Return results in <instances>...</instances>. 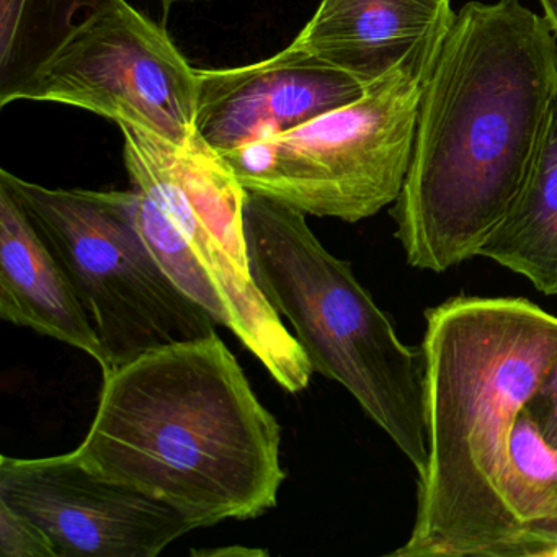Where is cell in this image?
<instances>
[{
  "label": "cell",
  "instance_id": "6da1fadb",
  "mask_svg": "<svg viewBox=\"0 0 557 557\" xmlns=\"http://www.w3.org/2000/svg\"><path fill=\"white\" fill-rule=\"evenodd\" d=\"M557 94V41L520 0L455 15L423 90L409 174L393 208L413 269L479 256L533 162Z\"/></svg>",
  "mask_w": 557,
  "mask_h": 557
},
{
  "label": "cell",
  "instance_id": "7a4b0ae2",
  "mask_svg": "<svg viewBox=\"0 0 557 557\" xmlns=\"http://www.w3.org/2000/svg\"><path fill=\"white\" fill-rule=\"evenodd\" d=\"M429 458L393 557H533L511 508L518 417L557 361V318L524 298L456 296L425 312Z\"/></svg>",
  "mask_w": 557,
  "mask_h": 557
},
{
  "label": "cell",
  "instance_id": "3957f363",
  "mask_svg": "<svg viewBox=\"0 0 557 557\" xmlns=\"http://www.w3.org/2000/svg\"><path fill=\"white\" fill-rule=\"evenodd\" d=\"M280 446L278 420L214 332L106 374L89 432L71 453L208 528L276 507L286 479Z\"/></svg>",
  "mask_w": 557,
  "mask_h": 557
},
{
  "label": "cell",
  "instance_id": "277c9868",
  "mask_svg": "<svg viewBox=\"0 0 557 557\" xmlns=\"http://www.w3.org/2000/svg\"><path fill=\"white\" fill-rule=\"evenodd\" d=\"M306 216L247 191L244 224L253 278L288 319L314 373L342 384L422 474L429 458L422 347L400 341L350 262L325 249Z\"/></svg>",
  "mask_w": 557,
  "mask_h": 557
},
{
  "label": "cell",
  "instance_id": "5b68a950",
  "mask_svg": "<svg viewBox=\"0 0 557 557\" xmlns=\"http://www.w3.org/2000/svg\"><path fill=\"white\" fill-rule=\"evenodd\" d=\"M120 129L136 224L159 265L283 389L305 391L314 370L253 278L244 224L247 190L226 159L198 135L174 145L132 126Z\"/></svg>",
  "mask_w": 557,
  "mask_h": 557
},
{
  "label": "cell",
  "instance_id": "8992f818",
  "mask_svg": "<svg viewBox=\"0 0 557 557\" xmlns=\"http://www.w3.org/2000/svg\"><path fill=\"white\" fill-rule=\"evenodd\" d=\"M448 32L420 41L355 102L221 156L247 191L301 213L345 223L374 216L403 191L423 90Z\"/></svg>",
  "mask_w": 557,
  "mask_h": 557
},
{
  "label": "cell",
  "instance_id": "52a82bcc",
  "mask_svg": "<svg viewBox=\"0 0 557 557\" xmlns=\"http://www.w3.org/2000/svg\"><path fill=\"white\" fill-rule=\"evenodd\" d=\"M0 187L24 208L70 276L106 348V374L149 351L216 332L213 315L172 282L146 246L135 190L48 188L5 169Z\"/></svg>",
  "mask_w": 557,
  "mask_h": 557
},
{
  "label": "cell",
  "instance_id": "ba28073f",
  "mask_svg": "<svg viewBox=\"0 0 557 557\" xmlns=\"http://www.w3.org/2000/svg\"><path fill=\"white\" fill-rule=\"evenodd\" d=\"M197 70L126 0L94 15L18 92L64 103L174 145L197 135Z\"/></svg>",
  "mask_w": 557,
  "mask_h": 557
},
{
  "label": "cell",
  "instance_id": "9c48e42d",
  "mask_svg": "<svg viewBox=\"0 0 557 557\" xmlns=\"http://www.w3.org/2000/svg\"><path fill=\"white\" fill-rule=\"evenodd\" d=\"M0 502L35 521L58 557H158L200 530L174 505L96 474L73 453L2 456Z\"/></svg>",
  "mask_w": 557,
  "mask_h": 557
},
{
  "label": "cell",
  "instance_id": "30bf717a",
  "mask_svg": "<svg viewBox=\"0 0 557 557\" xmlns=\"http://www.w3.org/2000/svg\"><path fill=\"white\" fill-rule=\"evenodd\" d=\"M197 135L220 154L299 128L367 90L293 47L249 66L197 70Z\"/></svg>",
  "mask_w": 557,
  "mask_h": 557
},
{
  "label": "cell",
  "instance_id": "8fae6325",
  "mask_svg": "<svg viewBox=\"0 0 557 557\" xmlns=\"http://www.w3.org/2000/svg\"><path fill=\"white\" fill-rule=\"evenodd\" d=\"M0 319L89 355L102 374L109 358L53 250L18 201L0 187Z\"/></svg>",
  "mask_w": 557,
  "mask_h": 557
},
{
  "label": "cell",
  "instance_id": "7c38bea8",
  "mask_svg": "<svg viewBox=\"0 0 557 557\" xmlns=\"http://www.w3.org/2000/svg\"><path fill=\"white\" fill-rule=\"evenodd\" d=\"M455 15L451 0H322L289 47L368 87Z\"/></svg>",
  "mask_w": 557,
  "mask_h": 557
},
{
  "label": "cell",
  "instance_id": "4fadbf2b",
  "mask_svg": "<svg viewBox=\"0 0 557 557\" xmlns=\"http://www.w3.org/2000/svg\"><path fill=\"white\" fill-rule=\"evenodd\" d=\"M478 257L494 260L557 296V94L517 197Z\"/></svg>",
  "mask_w": 557,
  "mask_h": 557
},
{
  "label": "cell",
  "instance_id": "5bb4252c",
  "mask_svg": "<svg viewBox=\"0 0 557 557\" xmlns=\"http://www.w3.org/2000/svg\"><path fill=\"white\" fill-rule=\"evenodd\" d=\"M123 0H0V107L66 47L99 12Z\"/></svg>",
  "mask_w": 557,
  "mask_h": 557
},
{
  "label": "cell",
  "instance_id": "9a60e30c",
  "mask_svg": "<svg viewBox=\"0 0 557 557\" xmlns=\"http://www.w3.org/2000/svg\"><path fill=\"white\" fill-rule=\"evenodd\" d=\"M510 502L533 557H557V448L527 410L511 438Z\"/></svg>",
  "mask_w": 557,
  "mask_h": 557
},
{
  "label": "cell",
  "instance_id": "2e32d148",
  "mask_svg": "<svg viewBox=\"0 0 557 557\" xmlns=\"http://www.w3.org/2000/svg\"><path fill=\"white\" fill-rule=\"evenodd\" d=\"M0 556L58 557V554L35 521L0 502Z\"/></svg>",
  "mask_w": 557,
  "mask_h": 557
},
{
  "label": "cell",
  "instance_id": "e0dca14e",
  "mask_svg": "<svg viewBox=\"0 0 557 557\" xmlns=\"http://www.w3.org/2000/svg\"><path fill=\"white\" fill-rule=\"evenodd\" d=\"M524 410L546 443L557 448V361L544 374Z\"/></svg>",
  "mask_w": 557,
  "mask_h": 557
},
{
  "label": "cell",
  "instance_id": "ac0fdd59",
  "mask_svg": "<svg viewBox=\"0 0 557 557\" xmlns=\"http://www.w3.org/2000/svg\"><path fill=\"white\" fill-rule=\"evenodd\" d=\"M191 556H205V557H256V556H269V550L259 549H250V547L246 546H231L227 549H223V547H218V549H203V550H191Z\"/></svg>",
  "mask_w": 557,
  "mask_h": 557
},
{
  "label": "cell",
  "instance_id": "d6986e66",
  "mask_svg": "<svg viewBox=\"0 0 557 557\" xmlns=\"http://www.w3.org/2000/svg\"><path fill=\"white\" fill-rule=\"evenodd\" d=\"M544 11V21L549 25L553 34L557 35V0H540Z\"/></svg>",
  "mask_w": 557,
  "mask_h": 557
},
{
  "label": "cell",
  "instance_id": "ffe728a7",
  "mask_svg": "<svg viewBox=\"0 0 557 557\" xmlns=\"http://www.w3.org/2000/svg\"><path fill=\"white\" fill-rule=\"evenodd\" d=\"M162 5L165 9L171 8V5L178 4V2H191V0H161Z\"/></svg>",
  "mask_w": 557,
  "mask_h": 557
}]
</instances>
